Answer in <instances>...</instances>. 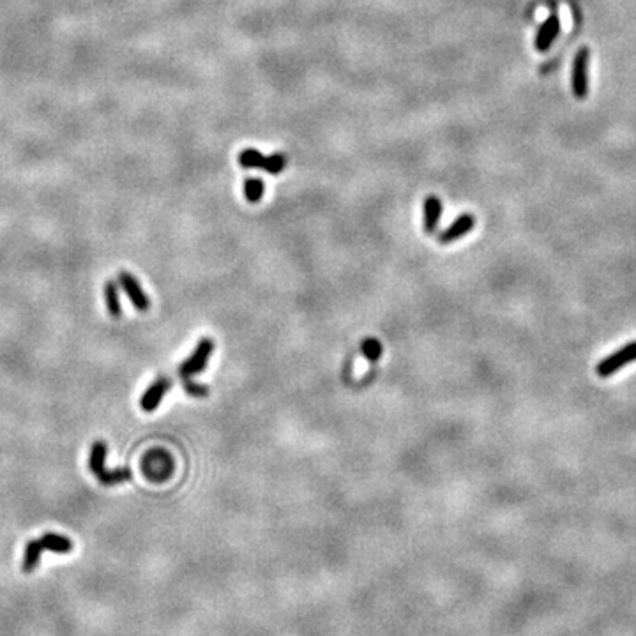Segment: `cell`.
I'll list each match as a JSON object with an SVG mask.
<instances>
[{
  "instance_id": "4fadbf2b",
  "label": "cell",
  "mask_w": 636,
  "mask_h": 636,
  "mask_svg": "<svg viewBox=\"0 0 636 636\" xmlns=\"http://www.w3.org/2000/svg\"><path fill=\"white\" fill-rule=\"evenodd\" d=\"M105 300H107L108 313H110L113 318H119L120 313H122V306H120L119 289H117V283H115V281L110 280L105 284Z\"/></svg>"
},
{
  "instance_id": "e0dca14e",
  "label": "cell",
  "mask_w": 636,
  "mask_h": 636,
  "mask_svg": "<svg viewBox=\"0 0 636 636\" xmlns=\"http://www.w3.org/2000/svg\"><path fill=\"white\" fill-rule=\"evenodd\" d=\"M284 165H287V156L276 152V154H273V156H265L262 168H264L267 174L276 175V174H280V172H283Z\"/></svg>"
},
{
  "instance_id": "5b68a950",
  "label": "cell",
  "mask_w": 636,
  "mask_h": 636,
  "mask_svg": "<svg viewBox=\"0 0 636 636\" xmlns=\"http://www.w3.org/2000/svg\"><path fill=\"white\" fill-rule=\"evenodd\" d=\"M589 59H590L589 48H581V50H578L576 57H574L573 94L576 96V99H585V96H587V92H589V76H587Z\"/></svg>"
},
{
  "instance_id": "7a4b0ae2",
  "label": "cell",
  "mask_w": 636,
  "mask_h": 636,
  "mask_svg": "<svg viewBox=\"0 0 636 636\" xmlns=\"http://www.w3.org/2000/svg\"><path fill=\"white\" fill-rule=\"evenodd\" d=\"M140 469L150 482H165L174 474V460L165 449H152L142 458Z\"/></svg>"
},
{
  "instance_id": "30bf717a",
  "label": "cell",
  "mask_w": 636,
  "mask_h": 636,
  "mask_svg": "<svg viewBox=\"0 0 636 636\" xmlns=\"http://www.w3.org/2000/svg\"><path fill=\"white\" fill-rule=\"evenodd\" d=\"M424 232L426 233H435L439 230V223L440 217H442V202H440L439 197H435V194H430V197L424 198Z\"/></svg>"
},
{
  "instance_id": "6da1fadb",
  "label": "cell",
  "mask_w": 636,
  "mask_h": 636,
  "mask_svg": "<svg viewBox=\"0 0 636 636\" xmlns=\"http://www.w3.org/2000/svg\"><path fill=\"white\" fill-rule=\"evenodd\" d=\"M107 453L108 447L103 440H98V442L92 444L91 456H89V466H91V472L96 475V479L101 484H105V487H115V484H122V482L129 481L133 474L126 466H120V469H115V471H108Z\"/></svg>"
},
{
  "instance_id": "52a82bcc",
  "label": "cell",
  "mask_w": 636,
  "mask_h": 636,
  "mask_svg": "<svg viewBox=\"0 0 636 636\" xmlns=\"http://www.w3.org/2000/svg\"><path fill=\"white\" fill-rule=\"evenodd\" d=\"M172 389V380L166 379V376H159L156 379L154 382L150 383L147 391L143 392L142 398H140V407H142L143 412H154L156 408L161 405L163 398L166 396V392Z\"/></svg>"
},
{
  "instance_id": "5bb4252c",
  "label": "cell",
  "mask_w": 636,
  "mask_h": 636,
  "mask_svg": "<svg viewBox=\"0 0 636 636\" xmlns=\"http://www.w3.org/2000/svg\"><path fill=\"white\" fill-rule=\"evenodd\" d=\"M244 194L249 203H258L264 197V181L262 179H246Z\"/></svg>"
},
{
  "instance_id": "277c9868",
  "label": "cell",
  "mask_w": 636,
  "mask_h": 636,
  "mask_svg": "<svg viewBox=\"0 0 636 636\" xmlns=\"http://www.w3.org/2000/svg\"><path fill=\"white\" fill-rule=\"evenodd\" d=\"M636 361V341H631L626 347L619 348L617 352H613L612 356L601 361L596 367L597 376L601 379H608V376L615 375L619 370H622L628 364L635 363Z\"/></svg>"
},
{
  "instance_id": "7c38bea8",
  "label": "cell",
  "mask_w": 636,
  "mask_h": 636,
  "mask_svg": "<svg viewBox=\"0 0 636 636\" xmlns=\"http://www.w3.org/2000/svg\"><path fill=\"white\" fill-rule=\"evenodd\" d=\"M43 545H41L39 539H34V541H28L25 545V552H24V564H21V569H24V573H32V571H36L37 565L41 562V555H43Z\"/></svg>"
},
{
  "instance_id": "9c48e42d",
  "label": "cell",
  "mask_w": 636,
  "mask_h": 636,
  "mask_svg": "<svg viewBox=\"0 0 636 636\" xmlns=\"http://www.w3.org/2000/svg\"><path fill=\"white\" fill-rule=\"evenodd\" d=\"M558 34H561V20H558V16L555 15V12H552V15L548 16V20H546L545 24L541 25V28H539L534 46H536L538 52H548L549 48H552V44H554L555 39L558 37Z\"/></svg>"
},
{
  "instance_id": "ac0fdd59",
  "label": "cell",
  "mask_w": 636,
  "mask_h": 636,
  "mask_svg": "<svg viewBox=\"0 0 636 636\" xmlns=\"http://www.w3.org/2000/svg\"><path fill=\"white\" fill-rule=\"evenodd\" d=\"M182 380H184V382H182V388H184V391H186L190 396H193V398H206V396L209 394V389H207L206 385H202V383L193 382L191 379H182Z\"/></svg>"
},
{
  "instance_id": "8fae6325",
  "label": "cell",
  "mask_w": 636,
  "mask_h": 636,
  "mask_svg": "<svg viewBox=\"0 0 636 636\" xmlns=\"http://www.w3.org/2000/svg\"><path fill=\"white\" fill-rule=\"evenodd\" d=\"M41 545H43L44 549L48 552H53V554L59 555H68L71 554L73 549V541L62 534H55V532H46L43 534L39 538Z\"/></svg>"
},
{
  "instance_id": "2e32d148",
  "label": "cell",
  "mask_w": 636,
  "mask_h": 636,
  "mask_svg": "<svg viewBox=\"0 0 636 636\" xmlns=\"http://www.w3.org/2000/svg\"><path fill=\"white\" fill-rule=\"evenodd\" d=\"M264 159L265 156L255 149H244L241 154H239V163H241L244 168H262Z\"/></svg>"
},
{
  "instance_id": "ba28073f",
  "label": "cell",
  "mask_w": 636,
  "mask_h": 636,
  "mask_svg": "<svg viewBox=\"0 0 636 636\" xmlns=\"http://www.w3.org/2000/svg\"><path fill=\"white\" fill-rule=\"evenodd\" d=\"M475 226V217L472 214H462L460 217H456L455 221L451 223L446 230L439 235L440 244H451V242L458 241V239L465 237L466 233H471Z\"/></svg>"
},
{
  "instance_id": "3957f363",
  "label": "cell",
  "mask_w": 636,
  "mask_h": 636,
  "mask_svg": "<svg viewBox=\"0 0 636 636\" xmlns=\"http://www.w3.org/2000/svg\"><path fill=\"white\" fill-rule=\"evenodd\" d=\"M214 347H216L214 340H210V338H202V340L198 341L197 347H194L193 352H191V356L179 366V375H181L182 379H191V376L194 375H200L207 367V364H209L210 356H212L214 352Z\"/></svg>"
},
{
  "instance_id": "8992f818",
  "label": "cell",
  "mask_w": 636,
  "mask_h": 636,
  "mask_svg": "<svg viewBox=\"0 0 636 636\" xmlns=\"http://www.w3.org/2000/svg\"><path fill=\"white\" fill-rule=\"evenodd\" d=\"M119 284L122 287L126 296L129 297L131 305L135 306L138 311H147V309L150 308V300L149 297H147L145 290L142 289V284L138 283V280H136L133 274L122 271V273L119 274Z\"/></svg>"
},
{
  "instance_id": "9a60e30c",
  "label": "cell",
  "mask_w": 636,
  "mask_h": 636,
  "mask_svg": "<svg viewBox=\"0 0 636 636\" xmlns=\"http://www.w3.org/2000/svg\"><path fill=\"white\" fill-rule=\"evenodd\" d=\"M361 350H363V356L366 357L367 361H372V363H376V361L382 357V343H380L376 338H366L361 345Z\"/></svg>"
}]
</instances>
